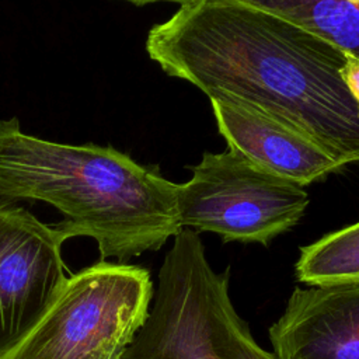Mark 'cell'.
Returning a JSON list of instances; mask_svg holds the SVG:
<instances>
[{
	"instance_id": "9c48e42d",
	"label": "cell",
	"mask_w": 359,
	"mask_h": 359,
	"mask_svg": "<svg viewBox=\"0 0 359 359\" xmlns=\"http://www.w3.org/2000/svg\"><path fill=\"white\" fill-rule=\"evenodd\" d=\"M317 34L359 59V0H238Z\"/></svg>"
},
{
	"instance_id": "7a4b0ae2",
	"label": "cell",
	"mask_w": 359,
	"mask_h": 359,
	"mask_svg": "<svg viewBox=\"0 0 359 359\" xmlns=\"http://www.w3.org/2000/svg\"><path fill=\"white\" fill-rule=\"evenodd\" d=\"M41 201L63 220L66 240L91 237L101 259L126 264L160 250L182 226L178 184L112 146L57 143L22 132L13 116L0 121V201Z\"/></svg>"
},
{
	"instance_id": "7c38bea8",
	"label": "cell",
	"mask_w": 359,
	"mask_h": 359,
	"mask_svg": "<svg viewBox=\"0 0 359 359\" xmlns=\"http://www.w3.org/2000/svg\"><path fill=\"white\" fill-rule=\"evenodd\" d=\"M123 351H125L123 346H109V348H102V349L90 352L80 359H119Z\"/></svg>"
},
{
	"instance_id": "6da1fadb",
	"label": "cell",
	"mask_w": 359,
	"mask_h": 359,
	"mask_svg": "<svg viewBox=\"0 0 359 359\" xmlns=\"http://www.w3.org/2000/svg\"><path fill=\"white\" fill-rule=\"evenodd\" d=\"M146 50L209 98L240 100L307 133L342 165L359 164L346 53L317 34L238 0H196L156 24Z\"/></svg>"
},
{
	"instance_id": "277c9868",
	"label": "cell",
	"mask_w": 359,
	"mask_h": 359,
	"mask_svg": "<svg viewBox=\"0 0 359 359\" xmlns=\"http://www.w3.org/2000/svg\"><path fill=\"white\" fill-rule=\"evenodd\" d=\"M153 293L146 268L101 259L67 278L7 359H80L102 348H126L147 317Z\"/></svg>"
},
{
	"instance_id": "4fadbf2b",
	"label": "cell",
	"mask_w": 359,
	"mask_h": 359,
	"mask_svg": "<svg viewBox=\"0 0 359 359\" xmlns=\"http://www.w3.org/2000/svg\"><path fill=\"white\" fill-rule=\"evenodd\" d=\"M126 1L135 3L137 6H143V4H147V3H153V1H175V3H180L182 6V4H188V3H192V1H196V0H126Z\"/></svg>"
},
{
	"instance_id": "3957f363",
	"label": "cell",
	"mask_w": 359,
	"mask_h": 359,
	"mask_svg": "<svg viewBox=\"0 0 359 359\" xmlns=\"http://www.w3.org/2000/svg\"><path fill=\"white\" fill-rule=\"evenodd\" d=\"M199 234L182 227L158 269L147 317L119 359H278L259 346Z\"/></svg>"
},
{
	"instance_id": "8fae6325",
	"label": "cell",
	"mask_w": 359,
	"mask_h": 359,
	"mask_svg": "<svg viewBox=\"0 0 359 359\" xmlns=\"http://www.w3.org/2000/svg\"><path fill=\"white\" fill-rule=\"evenodd\" d=\"M342 77L352 93L353 98L359 104V59L346 53V63L342 70Z\"/></svg>"
},
{
	"instance_id": "ba28073f",
	"label": "cell",
	"mask_w": 359,
	"mask_h": 359,
	"mask_svg": "<svg viewBox=\"0 0 359 359\" xmlns=\"http://www.w3.org/2000/svg\"><path fill=\"white\" fill-rule=\"evenodd\" d=\"M230 149L304 187L342 167L316 139L233 97L209 98Z\"/></svg>"
},
{
	"instance_id": "5b68a950",
	"label": "cell",
	"mask_w": 359,
	"mask_h": 359,
	"mask_svg": "<svg viewBox=\"0 0 359 359\" xmlns=\"http://www.w3.org/2000/svg\"><path fill=\"white\" fill-rule=\"evenodd\" d=\"M307 206L302 185L233 149L206 151L192 177L178 184L181 226L216 233L223 241L266 245L294 227Z\"/></svg>"
},
{
	"instance_id": "52a82bcc",
	"label": "cell",
	"mask_w": 359,
	"mask_h": 359,
	"mask_svg": "<svg viewBox=\"0 0 359 359\" xmlns=\"http://www.w3.org/2000/svg\"><path fill=\"white\" fill-rule=\"evenodd\" d=\"M268 335L278 359H359V280L296 286Z\"/></svg>"
},
{
	"instance_id": "30bf717a",
	"label": "cell",
	"mask_w": 359,
	"mask_h": 359,
	"mask_svg": "<svg viewBox=\"0 0 359 359\" xmlns=\"http://www.w3.org/2000/svg\"><path fill=\"white\" fill-rule=\"evenodd\" d=\"M294 273L307 286L359 280V222L302 247Z\"/></svg>"
},
{
	"instance_id": "8992f818",
	"label": "cell",
	"mask_w": 359,
	"mask_h": 359,
	"mask_svg": "<svg viewBox=\"0 0 359 359\" xmlns=\"http://www.w3.org/2000/svg\"><path fill=\"white\" fill-rule=\"evenodd\" d=\"M65 238L14 202L0 201V359L38 325L62 292Z\"/></svg>"
}]
</instances>
